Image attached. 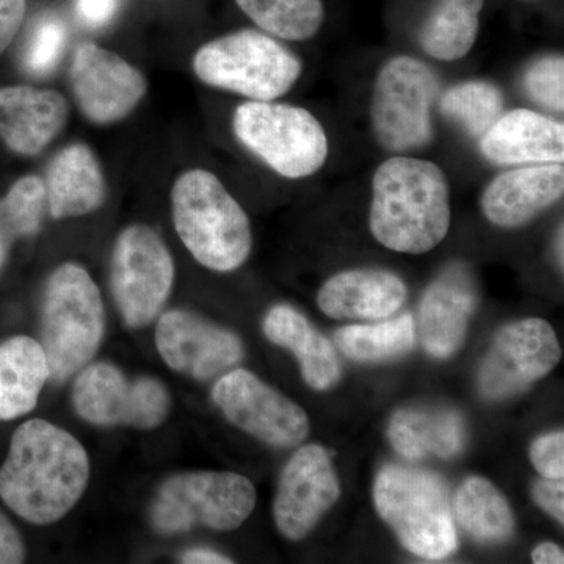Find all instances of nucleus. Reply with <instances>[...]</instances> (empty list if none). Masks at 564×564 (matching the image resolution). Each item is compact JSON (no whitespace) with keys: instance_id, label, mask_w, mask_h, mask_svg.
Segmentation results:
<instances>
[{"instance_id":"obj_17","label":"nucleus","mask_w":564,"mask_h":564,"mask_svg":"<svg viewBox=\"0 0 564 564\" xmlns=\"http://www.w3.org/2000/svg\"><path fill=\"white\" fill-rule=\"evenodd\" d=\"M477 304V284L469 267L462 262L445 267L426 289L421 304V337L425 350L440 359L454 356L464 343Z\"/></svg>"},{"instance_id":"obj_8","label":"nucleus","mask_w":564,"mask_h":564,"mask_svg":"<svg viewBox=\"0 0 564 564\" xmlns=\"http://www.w3.org/2000/svg\"><path fill=\"white\" fill-rule=\"evenodd\" d=\"M441 82L425 62L397 55L375 79L370 122L375 139L391 152L422 150L433 140V104Z\"/></svg>"},{"instance_id":"obj_40","label":"nucleus","mask_w":564,"mask_h":564,"mask_svg":"<svg viewBox=\"0 0 564 564\" xmlns=\"http://www.w3.org/2000/svg\"><path fill=\"white\" fill-rule=\"evenodd\" d=\"M532 560L533 563L536 564H563L564 555L558 545L554 543H543L534 549Z\"/></svg>"},{"instance_id":"obj_20","label":"nucleus","mask_w":564,"mask_h":564,"mask_svg":"<svg viewBox=\"0 0 564 564\" xmlns=\"http://www.w3.org/2000/svg\"><path fill=\"white\" fill-rule=\"evenodd\" d=\"M478 147L492 165L563 163L564 126L538 111L516 109L500 115Z\"/></svg>"},{"instance_id":"obj_36","label":"nucleus","mask_w":564,"mask_h":564,"mask_svg":"<svg viewBox=\"0 0 564 564\" xmlns=\"http://www.w3.org/2000/svg\"><path fill=\"white\" fill-rule=\"evenodd\" d=\"M533 497L536 503L547 511L556 521L564 519V485L563 478H544L534 485Z\"/></svg>"},{"instance_id":"obj_6","label":"nucleus","mask_w":564,"mask_h":564,"mask_svg":"<svg viewBox=\"0 0 564 564\" xmlns=\"http://www.w3.org/2000/svg\"><path fill=\"white\" fill-rule=\"evenodd\" d=\"M193 73L218 90L250 101H274L299 82L303 63L267 33L239 31L199 47L193 57Z\"/></svg>"},{"instance_id":"obj_2","label":"nucleus","mask_w":564,"mask_h":564,"mask_svg":"<svg viewBox=\"0 0 564 564\" xmlns=\"http://www.w3.org/2000/svg\"><path fill=\"white\" fill-rule=\"evenodd\" d=\"M451 191L441 166L395 155L378 166L372 181L369 226L378 243L404 254H423L451 229Z\"/></svg>"},{"instance_id":"obj_32","label":"nucleus","mask_w":564,"mask_h":564,"mask_svg":"<svg viewBox=\"0 0 564 564\" xmlns=\"http://www.w3.org/2000/svg\"><path fill=\"white\" fill-rule=\"evenodd\" d=\"M68 41V29L57 17L43 18L25 46L24 68L32 76H47L57 68Z\"/></svg>"},{"instance_id":"obj_15","label":"nucleus","mask_w":564,"mask_h":564,"mask_svg":"<svg viewBox=\"0 0 564 564\" xmlns=\"http://www.w3.org/2000/svg\"><path fill=\"white\" fill-rule=\"evenodd\" d=\"M339 496L328 452L317 444L304 445L282 470L273 508L278 530L288 540H303Z\"/></svg>"},{"instance_id":"obj_38","label":"nucleus","mask_w":564,"mask_h":564,"mask_svg":"<svg viewBox=\"0 0 564 564\" xmlns=\"http://www.w3.org/2000/svg\"><path fill=\"white\" fill-rule=\"evenodd\" d=\"M25 549L20 532L6 514L0 513V564L24 562Z\"/></svg>"},{"instance_id":"obj_7","label":"nucleus","mask_w":564,"mask_h":564,"mask_svg":"<svg viewBox=\"0 0 564 564\" xmlns=\"http://www.w3.org/2000/svg\"><path fill=\"white\" fill-rule=\"evenodd\" d=\"M232 131L248 151L288 180L313 176L328 161V135L303 107L273 101L240 104L234 111Z\"/></svg>"},{"instance_id":"obj_41","label":"nucleus","mask_w":564,"mask_h":564,"mask_svg":"<svg viewBox=\"0 0 564 564\" xmlns=\"http://www.w3.org/2000/svg\"><path fill=\"white\" fill-rule=\"evenodd\" d=\"M556 258H558L560 265L563 267V228H560L558 239H556Z\"/></svg>"},{"instance_id":"obj_23","label":"nucleus","mask_w":564,"mask_h":564,"mask_svg":"<svg viewBox=\"0 0 564 564\" xmlns=\"http://www.w3.org/2000/svg\"><path fill=\"white\" fill-rule=\"evenodd\" d=\"M263 333L296 356L304 381L315 391H326L340 380L343 367L333 344L299 311L278 304L267 314Z\"/></svg>"},{"instance_id":"obj_24","label":"nucleus","mask_w":564,"mask_h":564,"mask_svg":"<svg viewBox=\"0 0 564 564\" xmlns=\"http://www.w3.org/2000/svg\"><path fill=\"white\" fill-rule=\"evenodd\" d=\"M50 380L43 347L28 336L0 344V421L31 413Z\"/></svg>"},{"instance_id":"obj_22","label":"nucleus","mask_w":564,"mask_h":564,"mask_svg":"<svg viewBox=\"0 0 564 564\" xmlns=\"http://www.w3.org/2000/svg\"><path fill=\"white\" fill-rule=\"evenodd\" d=\"M46 203L51 217H84L102 206L107 185L95 152L84 143L63 148L50 163Z\"/></svg>"},{"instance_id":"obj_27","label":"nucleus","mask_w":564,"mask_h":564,"mask_svg":"<svg viewBox=\"0 0 564 564\" xmlns=\"http://www.w3.org/2000/svg\"><path fill=\"white\" fill-rule=\"evenodd\" d=\"M454 516L478 543L499 544L514 533V518L503 494L480 477L467 478L456 492Z\"/></svg>"},{"instance_id":"obj_35","label":"nucleus","mask_w":564,"mask_h":564,"mask_svg":"<svg viewBox=\"0 0 564 564\" xmlns=\"http://www.w3.org/2000/svg\"><path fill=\"white\" fill-rule=\"evenodd\" d=\"M120 3L121 0H76L77 18L85 28H106L117 17Z\"/></svg>"},{"instance_id":"obj_1","label":"nucleus","mask_w":564,"mask_h":564,"mask_svg":"<svg viewBox=\"0 0 564 564\" xmlns=\"http://www.w3.org/2000/svg\"><path fill=\"white\" fill-rule=\"evenodd\" d=\"M88 480L84 445L54 423L32 419L11 437L0 467V499L31 524H54L76 507Z\"/></svg>"},{"instance_id":"obj_18","label":"nucleus","mask_w":564,"mask_h":564,"mask_svg":"<svg viewBox=\"0 0 564 564\" xmlns=\"http://www.w3.org/2000/svg\"><path fill=\"white\" fill-rule=\"evenodd\" d=\"M563 193V163L519 166L486 185L481 210L499 228H519L554 206Z\"/></svg>"},{"instance_id":"obj_14","label":"nucleus","mask_w":564,"mask_h":564,"mask_svg":"<svg viewBox=\"0 0 564 564\" xmlns=\"http://www.w3.org/2000/svg\"><path fill=\"white\" fill-rule=\"evenodd\" d=\"M70 87L82 113L95 124L124 120L148 90L141 70L93 43L77 47L70 63Z\"/></svg>"},{"instance_id":"obj_16","label":"nucleus","mask_w":564,"mask_h":564,"mask_svg":"<svg viewBox=\"0 0 564 564\" xmlns=\"http://www.w3.org/2000/svg\"><path fill=\"white\" fill-rule=\"evenodd\" d=\"M155 344L166 366L196 380H210L242 359L239 337L187 311L163 314Z\"/></svg>"},{"instance_id":"obj_3","label":"nucleus","mask_w":564,"mask_h":564,"mask_svg":"<svg viewBox=\"0 0 564 564\" xmlns=\"http://www.w3.org/2000/svg\"><path fill=\"white\" fill-rule=\"evenodd\" d=\"M172 209L177 236L203 267L228 273L247 262L252 248L250 218L214 173H182L172 188Z\"/></svg>"},{"instance_id":"obj_4","label":"nucleus","mask_w":564,"mask_h":564,"mask_svg":"<svg viewBox=\"0 0 564 564\" xmlns=\"http://www.w3.org/2000/svg\"><path fill=\"white\" fill-rule=\"evenodd\" d=\"M104 329L98 285L84 267L63 263L47 281L41 317V347L50 378L61 383L84 369L98 351Z\"/></svg>"},{"instance_id":"obj_34","label":"nucleus","mask_w":564,"mask_h":564,"mask_svg":"<svg viewBox=\"0 0 564 564\" xmlns=\"http://www.w3.org/2000/svg\"><path fill=\"white\" fill-rule=\"evenodd\" d=\"M533 466L544 478H563L564 475V434L555 432L538 437L530 451Z\"/></svg>"},{"instance_id":"obj_26","label":"nucleus","mask_w":564,"mask_h":564,"mask_svg":"<svg viewBox=\"0 0 564 564\" xmlns=\"http://www.w3.org/2000/svg\"><path fill=\"white\" fill-rule=\"evenodd\" d=\"M485 0H436L421 31L422 50L440 62L466 57L480 32Z\"/></svg>"},{"instance_id":"obj_11","label":"nucleus","mask_w":564,"mask_h":564,"mask_svg":"<svg viewBox=\"0 0 564 564\" xmlns=\"http://www.w3.org/2000/svg\"><path fill=\"white\" fill-rule=\"evenodd\" d=\"M77 414L99 426H135L151 430L165 421L169 391L150 377L128 378L109 362L93 364L74 383Z\"/></svg>"},{"instance_id":"obj_13","label":"nucleus","mask_w":564,"mask_h":564,"mask_svg":"<svg viewBox=\"0 0 564 564\" xmlns=\"http://www.w3.org/2000/svg\"><path fill=\"white\" fill-rule=\"evenodd\" d=\"M212 399L229 422L274 447H293L310 434V419L302 408L248 370L221 377Z\"/></svg>"},{"instance_id":"obj_9","label":"nucleus","mask_w":564,"mask_h":564,"mask_svg":"<svg viewBox=\"0 0 564 564\" xmlns=\"http://www.w3.org/2000/svg\"><path fill=\"white\" fill-rule=\"evenodd\" d=\"M254 505V486L242 475L180 474L159 488L151 522L165 534L185 533L198 525L229 532L250 518Z\"/></svg>"},{"instance_id":"obj_5","label":"nucleus","mask_w":564,"mask_h":564,"mask_svg":"<svg viewBox=\"0 0 564 564\" xmlns=\"http://www.w3.org/2000/svg\"><path fill=\"white\" fill-rule=\"evenodd\" d=\"M378 513L411 554L426 560L452 555L458 545L447 488L437 475L386 466L373 488Z\"/></svg>"},{"instance_id":"obj_30","label":"nucleus","mask_w":564,"mask_h":564,"mask_svg":"<svg viewBox=\"0 0 564 564\" xmlns=\"http://www.w3.org/2000/svg\"><path fill=\"white\" fill-rule=\"evenodd\" d=\"M46 209V187L39 176L21 177L0 199V272L13 243L40 231Z\"/></svg>"},{"instance_id":"obj_31","label":"nucleus","mask_w":564,"mask_h":564,"mask_svg":"<svg viewBox=\"0 0 564 564\" xmlns=\"http://www.w3.org/2000/svg\"><path fill=\"white\" fill-rule=\"evenodd\" d=\"M503 109L502 90L488 80L462 82L440 96L441 113L477 139L499 120Z\"/></svg>"},{"instance_id":"obj_12","label":"nucleus","mask_w":564,"mask_h":564,"mask_svg":"<svg viewBox=\"0 0 564 564\" xmlns=\"http://www.w3.org/2000/svg\"><path fill=\"white\" fill-rule=\"evenodd\" d=\"M562 358L555 332L541 318L510 323L497 334L478 372L485 399L499 402L525 391Z\"/></svg>"},{"instance_id":"obj_28","label":"nucleus","mask_w":564,"mask_h":564,"mask_svg":"<svg viewBox=\"0 0 564 564\" xmlns=\"http://www.w3.org/2000/svg\"><path fill=\"white\" fill-rule=\"evenodd\" d=\"M256 25L288 41L314 39L325 20L322 0H236Z\"/></svg>"},{"instance_id":"obj_25","label":"nucleus","mask_w":564,"mask_h":564,"mask_svg":"<svg viewBox=\"0 0 564 564\" xmlns=\"http://www.w3.org/2000/svg\"><path fill=\"white\" fill-rule=\"evenodd\" d=\"M389 440L404 458H452L463 448L464 425L455 411L403 410L392 417Z\"/></svg>"},{"instance_id":"obj_19","label":"nucleus","mask_w":564,"mask_h":564,"mask_svg":"<svg viewBox=\"0 0 564 564\" xmlns=\"http://www.w3.org/2000/svg\"><path fill=\"white\" fill-rule=\"evenodd\" d=\"M68 102L47 88H0V139L21 155H36L57 139L68 122Z\"/></svg>"},{"instance_id":"obj_37","label":"nucleus","mask_w":564,"mask_h":564,"mask_svg":"<svg viewBox=\"0 0 564 564\" xmlns=\"http://www.w3.org/2000/svg\"><path fill=\"white\" fill-rule=\"evenodd\" d=\"M25 17V0H0V55L17 36Z\"/></svg>"},{"instance_id":"obj_33","label":"nucleus","mask_w":564,"mask_h":564,"mask_svg":"<svg viewBox=\"0 0 564 564\" xmlns=\"http://www.w3.org/2000/svg\"><path fill=\"white\" fill-rule=\"evenodd\" d=\"M522 87L532 101L556 113L564 110V58L547 55L538 58L522 77Z\"/></svg>"},{"instance_id":"obj_29","label":"nucleus","mask_w":564,"mask_h":564,"mask_svg":"<svg viewBox=\"0 0 564 564\" xmlns=\"http://www.w3.org/2000/svg\"><path fill=\"white\" fill-rule=\"evenodd\" d=\"M337 347L350 359L377 362L410 351L415 344V325L410 314L377 325H351L334 336Z\"/></svg>"},{"instance_id":"obj_21","label":"nucleus","mask_w":564,"mask_h":564,"mask_svg":"<svg viewBox=\"0 0 564 564\" xmlns=\"http://www.w3.org/2000/svg\"><path fill=\"white\" fill-rule=\"evenodd\" d=\"M406 295V285L397 274L386 270H348L323 284L317 303L323 314L337 321H383L402 307Z\"/></svg>"},{"instance_id":"obj_10","label":"nucleus","mask_w":564,"mask_h":564,"mask_svg":"<svg viewBox=\"0 0 564 564\" xmlns=\"http://www.w3.org/2000/svg\"><path fill=\"white\" fill-rule=\"evenodd\" d=\"M174 282V262L161 237L144 225L126 228L111 256V292L132 328L161 313Z\"/></svg>"},{"instance_id":"obj_39","label":"nucleus","mask_w":564,"mask_h":564,"mask_svg":"<svg viewBox=\"0 0 564 564\" xmlns=\"http://www.w3.org/2000/svg\"><path fill=\"white\" fill-rule=\"evenodd\" d=\"M181 562L188 564L232 563L231 558H228V556L210 551V549H193V551L185 552V554L181 556Z\"/></svg>"}]
</instances>
